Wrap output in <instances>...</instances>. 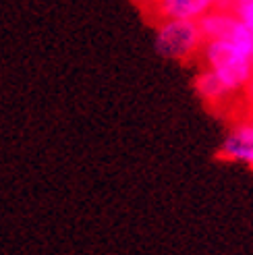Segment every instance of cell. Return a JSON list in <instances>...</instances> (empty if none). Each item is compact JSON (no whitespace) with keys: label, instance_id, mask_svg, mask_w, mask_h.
<instances>
[{"label":"cell","instance_id":"cell-1","mask_svg":"<svg viewBox=\"0 0 253 255\" xmlns=\"http://www.w3.org/2000/svg\"><path fill=\"white\" fill-rule=\"evenodd\" d=\"M201 54L208 69L216 73L233 92L253 79V56L231 40H206Z\"/></svg>","mask_w":253,"mask_h":255},{"label":"cell","instance_id":"cell-2","mask_svg":"<svg viewBox=\"0 0 253 255\" xmlns=\"http://www.w3.org/2000/svg\"><path fill=\"white\" fill-rule=\"evenodd\" d=\"M156 50L168 60H189L206 44V35L195 19H166L156 29Z\"/></svg>","mask_w":253,"mask_h":255},{"label":"cell","instance_id":"cell-3","mask_svg":"<svg viewBox=\"0 0 253 255\" xmlns=\"http://www.w3.org/2000/svg\"><path fill=\"white\" fill-rule=\"evenodd\" d=\"M218 158L226 162H241L253 168V125H239L229 131L218 149Z\"/></svg>","mask_w":253,"mask_h":255},{"label":"cell","instance_id":"cell-4","mask_svg":"<svg viewBox=\"0 0 253 255\" xmlns=\"http://www.w3.org/2000/svg\"><path fill=\"white\" fill-rule=\"evenodd\" d=\"M218 0H156V10L166 19H195L199 21L210 10H214Z\"/></svg>","mask_w":253,"mask_h":255},{"label":"cell","instance_id":"cell-5","mask_svg":"<svg viewBox=\"0 0 253 255\" xmlns=\"http://www.w3.org/2000/svg\"><path fill=\"white\" fill-rule=\"evenodd\" d=\"M195 89H197L199 98L204 102H208V104H218V102L226 100L233 94V89L210 69L206 73H201L195 79Z\"/></svg>","mask_w":253,"mask_h":255},{"label":"cell","instance_id":"cell-6","mask_svg":"<svg viewBox=\"0 0 253 255\" xmlns=\"http://www.w3.org/2000/svg\"><path fill=\"white\" fill-rule=\"evenodd\" d=\"M247 25H249V29H251V40H253V21H251V23H247Z\"/></svg>","mask_w":253,"mask_h":255}]
</instances>
